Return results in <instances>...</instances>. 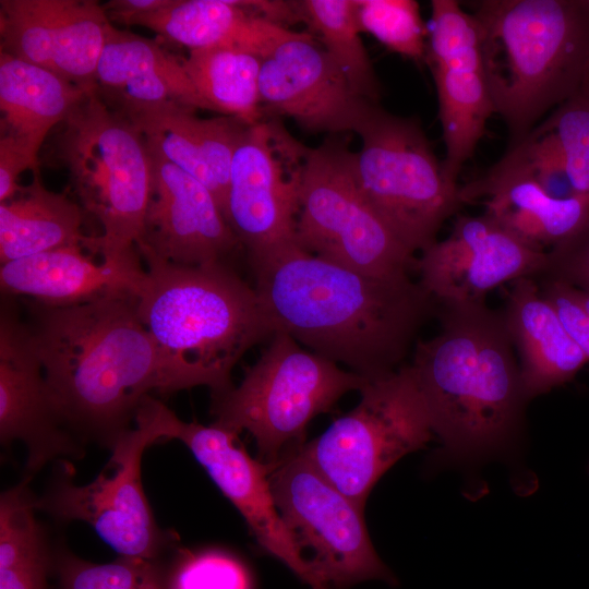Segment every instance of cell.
I'll return each instance as SVG.
<instances>
[{
	"instance_id": "6da1fadb",
	"label": "cell",
	"mask_w": 589,
	"mask_h": 589,
	"mask_svg": "<svg viewBox=\"0 0 589 589\" xmlns=\"http://www.w3.org/2000/svg\"><path fill=\"white\" fill-rule=\"evenodd\" d=\"M137 296L49 308L33 300L25 321L52 407L84 444L112 447L153 392L200 386L165 353L137 314Z\"/></svg>"
},
{
	"instance_id": "7a4b0ae2",
	"label": "cell",
	"mask_w": 589,
	"mask_h": 589,
	"mask_svg": "<svg viewBox=\"0 0 589 589\" xmlns=\"http://www.w3.org/2000/svg\"><path fill=\"white\" fill-rule=\"evenodd\" d=\"M276 330L366 381L398 370L435 300L410 276L384 277L334 263L296 240L250 263Z\"/></svg>"
},
{
	"instance_id": "3957f363",
	"label": "cell",
	"mask_w": 589,
	"mask_h": 589,
	"mask_svg": "<svg viewBox=\"0 0 589 589\" xmlns=\"http://www.w3.org/2000/svg\"><path fill=\"white\" fill-rule=\"evenodd\" d=\"M437 335L414 345L411 373L446 455L503 448L528 400L502 312L484 302L436 303Z\"/></svg>"
},
{
	"instance_id": "277c9868",
	"label": "cell",
	"mask_w": 589,
	"mask_h": 589,
	"mask_svg": "<svg viewBox=\"0 0 589 589\" xmlns=\"http://www.w3.org/2000/svg\"><path fill=\"white\" fill-rule=\"evenodd\" d=\"M482 61L509 145L578 93L589 65V0H481Z\"/></svg>"
},
{
	"instance_id": "5b68a950",
	"label": "cell",
	"mask_w": 589,
	"mask_h": 589,
	"mask_svg": "<svg viewBox=\"0 0 589 589\" xmlns=\"http://www.w3.org/2000/svg\"><path fill=\"white\" fill-rule=\"evenodd\" d=\"M136 250L147 265L136 301L145 328L212 395L231 388L237 362L276 332L254 287L229 263L178 265Z\"/></svg>"
},
{
	"instance_id": "8992f818",
	"label": "cell",
	"mask_w": 589,
	"mask_h": 589,
	"mask_svg": "<svg viewBox=\"0 0 589 589\" xmlns=\"http://www.w3.org/2000/svg\"><path fill=\"white\" fill-rule=\"evenodd\" d=\"M56 148L81 207L103 226V233L88 237L83 248L103 260L137 252L153 182L141 133L95 87L62 123Z\"/></svg>"
},
{
	"instance_id": "52a82bcc",
	"label": "cell",
	"mask_w": 589,
	"mask_h": 589,
	"mask_svg": "<svg viewBox=\"0 0 589 589\" xmlns=\"http://www.w3.org/2000/svg\"><path fill=\"white\" fill-rule=\"evenodd\" d=\"M368 381L276 330L241 383L212 395L214 423L255 440L261 461L275 465L299 450L316 416Z\"/></svg>"
},
{
	"instance_id": "ba28073f",
	"label": "cell",
	"mask_w": 589,
	"mask_h": 589,
	"mask_svg": "<svg viewBox=\"0 0 589 589\" xmlns=\"http://www.w3.org/2000/svg\"><path fill=\"white\" fill-rule=\"evenodd\" d=\"M354 132L361 140L354 164L364 196L410 253L423 252L462 205L459 185L446 177L416 119L370 101Z\"/></svg>"
},
{
	"instance_id": "9c48e42d",
	"label": "cell",
	"mask_w": 589,
	"mask_h": 589,
	"mask_svg": "<svg viewBox=\"0 0 589 589\" xmlns=\"http://www.w3.org/2000/svg\"><path fill=\"white\" fill-rule=\"evenodd\" d=\"M359 404L304 444L303 455L361 508L378 479L432 438L429 413L409 364L368 381Z\"/></svg>"
},
{
	"instance_id": "30bf717a",
	"label": "cell",
	"mask_w": 589,
	"mask_h": 589,
	"mask_svg": "<svg viewBox=\"0 0 589 589\" xmlns=\"http://www.w3.org/2000/svg\"><path fill=\"white\" fill-rule=\"evenodd\" d=\"M354 156L337 140H326L310 148L296 242L314 255L366 274L410 276L417 259L364 196Z\"/></svg>"
},
{
	"instance_id": "8fae6325",
	"label": "cell",
	"mask_w": 589,
	"mask_h": 589,
	"mask_svg": "<svg viewBox=\"0 0 589 589\" xmlns=\"http://www.w3.org/2000/svg\"><path fill=\"white\" fill-rule=\"evenodd\" d=\"M134 422L92 482L74 483V470L63 460L41 496H34V507L61 521L88 524L119 556L156 561L175 538L157 525L142 485L144 450L160 440L145 399Z\"/></svg>"
},
{
	"instance_id": "7c38bea8",
	"label": "cell",
	"mask_w": 589,
	"mask_h": 589,
	"mask_svg": "<svg viewBox=\"0 0 589 589\" xmlns=\"http://www.w3.org/2000/svg\"><path fill=\"white\" fill-rule=\"evenodd\" d=\"M301 448L271 466L269 482L297 544L313 551L310 564L315 574L329 589H348L369 579L395 585L371 542L364 508L326 480Z\"/></svg>"
},
{
	"instance_id": "4fadbf2b",
	"label": "cell",
	"mask_w": 589,
	"mask_h": 589,
	"mask_svg": "<svg viewBox=\"0 0 589 589\" xmlns=\"http://www.w3.org/2000/svg\"><path fill=\"white\" fill-rule=\"evenodd\" d=\"M309 152L275 118L243 132L231 163L225 218L249 263L294 240Z\"/></svg>"
},
{
	"instance_id": "5bb4252c",
	"label": "cell",
	"mask_w": 589,
	"mask_h": 589,
	"mask_svg": "<svg viewBox=\"0 0 589 589\" xmlns=\"http://www.w3.org/2000/svg\"><path fill=\"white\" fill-rule=\"evenodd\" d=\"M148 401L160 440H179L244 518L257 544L312 589H329L315 574L276 506L271 465L252 458L238 434L216 424L180 420L164 402Z\"/></svg>"
},
{
	"instance_id": "9a60e30c",
	"label": "cell",
	"mask_w": 589,
	"mask_h": 589,
	"mask_svg": "<svg viewBox=\"0 0 589 589\" xmlns=\"http://www.w3.org/2000/svg\"><path fill=\"white\" fill-rule=\"evenodd\" d=\"M546 252L520 242L485 214L458 216L450 233L417 260L420 286L436 303L484 302L492 289L521 277L537 278Z\"/></svg>"
},
{
	"instance_id": "2e32d148",
	"label": "cell",
	"mask_w": 589,
	"mask_h": 589,
	"mask_svg": "<svg viewBox=\"0 0 589 589\" xmlns=\"http://www.w3.org/2000/svg\"><path fill=\"white\" fill-rule=\"evenodd\" d=\"M110 24L94 0H0V50L93 89Z\"/></svg>"
},
{
	"instance_id": "e0dca14e",
	"label": "cell",
	"mask_w": 589,
	"mask_h": 589,
	"mask_svg": "<svg viewBox=\"0 0 589 589\" xmlns=\"http://www.w3.org/2000/svg\"><path fill=\"white\" fill-rule=\"evenodd\" d=\"M0 441H21L27 448L23 481L29 482L49 461L83 457L85 445L60 421L45 381L29 329L7 306L0 320Z\"/></svg>"
},
{
	"instance_id": "ac0fdd59",
	"label": "cell",
	"mask_w": 589,
	"mask_h": 589,
	"mask_svg": "<svg viewBox=\"0 0 589 589\" xmlns=\"http://www.w3.org/2000/svg\"><path fill=\"white\" fill-rule=\"evenodd\" d=\"M314 36L297 32L263 58V110L310 132H354L371 100L359 96Z\"/></svg>"
},
{
	"instance_id": "d6986e66",
	"label": "cell",
	"mask_w": 589,
	"mask_h": 589,
	"mask_svg": "<svg viewBox=\"0 0 589 589\" xmlns=\"http://www.w3.org/2000/svg\"><path fill=\"white\" fill-rule=\"evenodd\" d=\"M149 155L152 192L135 247L178 265L229 263L241 244L213 193L170 161Z\"/></svg>"
},
{
	"instance_id": "ffe728a7",
	"label": "cell",
	"mask_w": 589,
	"mask_h": 589,
	"mask_svg": "<svg viewBox=\"0 0 589 589\" xmlns=\"http://www.w3.org/2000/svg\"><path fill=\"white\" fill-rule=\"evenodd\" d=\"M461 204L481 202L484 214L529 248L546 252L575 233L589 217V194L550 196L508 154L459 187Z\"/></svg>"
},
{
	"instance_id": "44dd1931",
	"label": "cell",
	"mask_w": 589,
	"mask_h": 589,
	"mask_svg": "<svg viewBox=\"0 0 589 589\" xmlns=\"http://www.w3.org/2000/svg\"><path fill=\"white\" fill-rule=\"evenodd\" d=\"M82 249L70 245L2 264V292L28 297L49 308L75 306L117 294L139 296L146 279L139 252L96 264Z\"/></svg>"
},
{
	"instance_id": "7402d4cb",
	"label": "cell",
	"mask_w": 589,
	"mask_h": 589,
	"mask_svg": "<svg viewBox=\"0 0 589 589\" xmlns=\"http://www.w3.org/2000/svg\"><path fill=\"white\" fill-rule=\"evenodd\" d=\"M195 112L163 104L121 115L141 133L149 152L203 183L225 215L232 158L249 124L230 116L200 118Z\"/></svg>"
},
{
	"instance_id": "603a6c76",
	"label": "cell",
	"mask_w": 589,
	"mask_h": 589,
	"mask_svg": "<svg viewBox=\"0 0 589 589\" xmlns=\"http://www.w3.org/2000/svg\"><path fill=\"white\" fill-rule=\"evenodd\" d=\"M96 91L108 107L122 115L163 104L212 110L183 61L158 43L112 23L97 64Z\"/></svg>"
},
{
	"instance_id": "cb8c5ba5",
	"label": "cell",
	"mask_w": 589,
	"mask_h": 589,
	"mask_svg": "<svg viewBox=\"0 0 589 589\" xmlns=\"http://www.w3.org/2000/svg\"><path fill=\"white\" fill-rule=\"evenodd\" d=\"M502 314L519 354L528 400L569 382L589 362L540 293L533 277L510 281Z\"/></svg>"
},
{
	"instance_id": "d4e9b609",
	"label": "cell",
	"mask_w": 589,
	"mask_h": 589,
	"mask_svg": "<svg viewBox=\"0 0 589 589\" xmlns=\"http://www.w3.org/2000/svg\"><path fill=\"white\" fill-rule=\"evenodd\" d=\"M125 25L152 29L189 50L231 47L268 56L297 32L259 15L249 1L167 0L156 10L136 14Z\"/></svg>"
},
{
	"instance_id": "484cf974",
	"label": "cell",
	"mask_w": 589,
	"mask_h": 589,
	"mask_svg": "<svg viewBox=\"0 0 589 589\" xmlns=\"http://www.w3.org/2000/svg\"><path fill=\"white\" fill-rule=\"evenodd\" d=\"M89 91L0 50L1 136L38 160L50 130L62 124Z\"/></svg>"
},
{
	"instance_id": "4316f807",
	"label": "cell",
	"mask_w": 589,
	"mask_h": 589,
	"mask_svg": "<svg viewBox=\"0 0 589 589\" xmlns=\"http://www.w3.org/2000/svg\"><path fill=\"white\" fill-rule=\"evenodd\" d=\"M438 99V119L446 156L443 169L457 184L462 165L472 156L495 112L489 91L482 51L429 63Z\"/></svg>"
},
{
	"instance_id": "83f0119b",
	"label": "cell",
	"mask_w": 589,
	"mask_h": 589,
	"mask_svg": "<svg viewBox=\"0 0 589 589\" xmlns=\"http://www.w3.org/2000/svg\"><path fill=\"white\" fill-rule=\"evenodd\" d=\"M17 195L0 203L1 265L41 252L84 247L88 236L81 231L84 211L64 194L43 184L39 171Z\"/></svg>"
},
{
	"instance_id": "f1b7e54d",
	"label": "cell",
	"mask_w": 589,
	"mask_h": 589,
	"mask_svg": "<svg viewBox=\"0 0 589 589\" xmlns=\"http://www.w3.org/2000/svg\"><path fill=\"white\" fill-rule=\"evenodd\" d=\"M262 60L247 50L209 47L189 50L183 67L212 110L251 125L264 119L259 87Z\"/></svg>"
},
{
	"instance_id": "f546056e",
	"label": "cell",
	"mask_w": 589,
	"mask_h": 589,
	"mask_svg": "<svg viewBox=\"0 0 589 589\" xmlns=\"http://www.w3.org/2000/svg\"><path fill=\"white\" fill-rule=\"evenodd\" d=\"M300 21L317 34L323 48L342 71L353 91L377 101L380 83L360 37L354 0L296 1Z\"/></svg>"
},
{
	"instance_id": "4dcf8cb0",
	"label": "cell",
	"mask_w": 589,
	"mask_h": 589,
	"mask_svg": "<svg viewBox=\"0 0 589 589\" xmlns=\"http://www.w3.org/2000/svg\"><path fill=\"white\" fill-rule=\"evenodd\" d=\"M359 28L388 50L421 61L426 58L425 27L414 0H354Z\"/></svg>"
},
{
	"instance_id": "1f68e13d",
	"label": "cell",
	"mask_w": 589,
	"mask_h": 589,
	"mask_svg": "<svg viewBox=\"0 0 589 589\" xmlns=\"http://www.w3.org/2000/svg\"><path fill=\"white\" fill-rule=\"evenodd\" d=\"M56 567L59 589H166V575L151 560L119 556L96 564L62 551Z\"/></svg>"
},
{
	"instance_id": "d6a6232c",
	"label": "cell",
	"mask_w": 589,
	"mask_h": 589,
	"mask_svg": "<svg viewBox=\"0 0 589 589\" xmlns=\"http://www.w3.org/2000/svg\"><path fill=\"white\" fill-rule=\"evenodd\" d=\"M49 560L41 529H9L0 537V589H46Z\"/></svg>"
},
{
	"instance_id": "836d02e7",
	"label": "cell",
	"mask_w": 589,
	"mask_h": 589,
	"mask_svg": "<svg viewBox=\"0 0 589 589\" xmlns=\"http://www.w3.org/2000/svg\"><path fill=\"white\" fill-rule=\"evenodd\" d=\"M536 128L554 136L576 192L589 194V98L575 94Z\"/></svg>"
},
{
	"instance_id": "e575fe53",
	"label": "cell",
	"mask_w": 589,
	"mask_h": 589,
	"mask_svg": "<svg viewBox=\"0 0 589 589\" xmlns=\"http://www.w3.org/2000/svg\"><path fill=\"white\" fill-rule=\"evenodd\" d=\"M166 589H253V584L239 558L207 549L182 552L166 575Z\"/></svg>"
},
{
	"instance_id": "d590c367",
	"label": "cell",
	"mask_w": 589,
	"mask_h": 589,
	"mask_svg": "<svg viewBox=\"0 0 589 589\" xmlns=\"http://www.w3.org/2000/svg\"><path fill=\"white\" fill-rule=\"evenodd\" d=\"M552 197L568 200L579 195L570 180L563 152L548 132L536 127L506 151Z\"/></svg>"
},
{
	"instance_id": "8d00e7d4",
	"label": "cell",
	"mask_w": 589,
	"mask_h": 589,
	"mask_svg": "<svg viewBox=\"0 0 589 589\" xmlns=\"http://www.w3.org/2000/svg\"><path fill=\"white\" fill-rule=\"evenodd\" d=\"M538 277L589 291V217L575 233L546 251L545 267Z\"/></svg>"
},
{
	"instance_id": "74e56055",
	"label": "cell",
	"mask_w": 589,
	"mask_h": 589,
	"mask_svg": "<svg viewBox=\"0 0 589 589\" xmlns=\"http://www.w3.org/2000/svg\"><path fill=\"white\" fill-rule=\"evenodd\" d=\"M27 169L38 170V160L13 140L0 136V203L17 195L22 189L17 180Z\"/></svg>"
},
{
	"instance_id": "f35d334b",
	"label": "cell",
	"mask_w": 589,
	"mask_h": 589,
	"mask_svg": "<svg viewBox=\"0 0 589 589\" xmlns=\"http://www.w3.org/2000/svg\"><path fill=\"white\" fill-rule=\"evenodd\" d=\"M167 0H111L103 4L108 20L112 23L124 24L132 16L156 10Z\"/></svg>"
},
{
	"instance_id": "ab89813d",
	"label": "cell",
	"mask_w": 589,
	"mask_h": 589,
	"mask_svg": "<svg viewBox=\"0 0 589 589\" xmlns=\"http://www.w3.org/2000/svg\"><path fill=\"white\" fill-rule=\"evenodd\" d=\"M576 293L580 303L582 304L585 310L589 313V291L576 288Z\"/></svg>"
},
{
	"instance_id": "60d3db41",
	"label": "cell",
	"mask_w": 589,
	"mask_h": 589,
	"mask_svg": "<svg viewBox=\"0 0 589 589\" xmlns=\"http://www.w3.org/2000/svg\"><path fill=\"white\" fill-rule=\"evenodd\" d=\"M578 93L582 94L587 98H589V65L587 68L584 81L581 83V86L578 91Z\"/></svg>"
}]
</instances>
